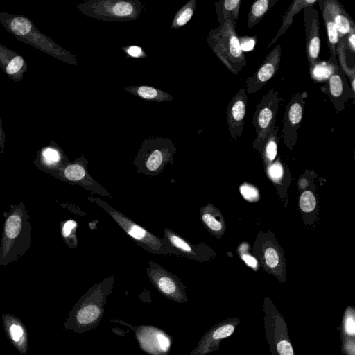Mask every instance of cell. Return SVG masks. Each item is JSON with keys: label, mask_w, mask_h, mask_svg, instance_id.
I'll use <instances>...</instances> for the list:
<instances>
[{"label": "cell", "mask_w": 355, "mask_h": 355, "mask_svg": "<svg viewBox=\"0 0 355 355\" xmlns=\"http://www.w3.org/2000/svg\"><path fill=\"white\" fill-rule=\"evenodd\" d=\"M4 222L0 243V266H6L18 261L30 249L32 226L28 210L23 201L12 205L3 213Z\"/></svg>", "instance_id": "obj_1"}, {"label": "cell", "mask_w": 355, "mask_h": 355, "mask_svg": "<svg viewBox=\"0 0 355 355\" xmlns=\"http://www.w3.org/2000/svg\"><path fill=\"white\" fill-rule=\"evenodd\" d=\"M113 284L112 279H107L87 291L70 311L64 329L78 334L95 329L103 316L104 306Z\"/></svg>", "instance_id": "obj_2"}, {"label": "cell", "mask_w": 355, "mask_h": 355, "mask_svg": "<svg viewBox=\"0 0 355 355\" xmlns=\"http://www.w3.org/2000/svg\"><path fill=\"white\" fill-rule=\"evenodd\" d=\"M207 40L216 57L232 74L238 75L246 66V58L241 49L236 27L229 19L211 30Z\"/></svg>", "instance_id": "obj_3"}, {"label": "cell", "mask_w": 355, "mask_h": 355, "mask_svg": "<svg viewBox=\"0 0 355 355\" xmlns=\"http://www.w3.org/2000/svg\"><path fill=\"white\" fill-rule=\"evenodd\" d=\"M78 8L86 16L96 19L128 21L140 17L144 5L138 0H89Z\"/></svg>", "instance_id": "obj_4"}, {"label": "cell", "mask_w": 355, "mask_h": 355, "mask_svg": "<svg viewBox=\"0 0 355 355\" xmlns=\"http://www.w3.org/2000/svg\"><path fill=\"white\" fill-rule=\"evenodd\" d=\"M266 341L271 355H295L284 317L272 303L263 304Z\"/></svg>", "instance_id": "obj_5"}, {"label": "cell", "mask_w": 355, "mask_h": 355, "mask_svg": "<svg viewBox=\"0 0 355 355\" xmlns=\"http://www.w3.org/2000/svg\"><path fill=\"white\" fill-rule=\"evenodd\" d=\"M282 99L275 88L270 89L256 106L252 119L256 138L254 144L261 146L275 127L277 114Z\"/></svg>", "instance_id": "obj_6"}, {"label": "cell", "mask_w": 355, "mask_h": 355, "mask_svg": "<svg viewBox=\"0 0 355 355\" xmlns=\"http://www.w3.org/2000/svg\"><path fill=\"white\" fill-rule=\"evenodd\" d=\"M113 322L127 326L132 329L141 349L150 355H168L171 345V337L155 326H133L121 320L111 319Z\"/></svg>", "instance_id": "obj_7"}, {"label": "cell", "mask_w": 355, "mask_h": 355, "mask_svg": "<svg viewBox=\"0 0 355 355\" xmlns=\"http://www.w3.org/2000/svg\"><path fill=\"white\" fill-rule=\"evenodd\" d=\"M329 61L333 64V70L326 80L325 84L320 87L321 92L327 95L336 112H341L345 103L354 98L346 76L338 66L337 59L331 57Z\"/></svg>", "instance_id": "obj_8"}, {"label": "cell", "mask_w": 355, "mask_h": 355, "mask_svg": "<svg viewBox=\"0 0 355 355\" xmlns=\"http://www.w3.org/2000/svg\"><path fill=\"white\" fill-rule=\"evenodd\" d=\"M307 96L306 92H297L285 107L282 133L288 146L293 145L297 139Z\"/></svg>", "instance_id": "obj_9"}, {"label": "cell", "mask_w": 355, "mask_h": 355, "mask_svg": "<svg viewBox=\"0 0 355 355\" xmlns=\"http://www.w3.org/2000/svg\"><path fill=\"white\" fill-rule=\"evenodd\" d=\"M240 324L238 318H230L211 327L189 355H207L219 349L222 340L230 336Z\"/></svg>", "instance_id": "obj_10"}, {"label": "cell", "mask_w": 355, "mask_h": 355, "mask_svg": "<svg viewBox=\"0 0 355 355\" xmlns=\"http://www.w3.org/2000/svg\"><path fill=\"white\" fill-rule=\"evenodd\" d=\"M303 10L306 55L311 71L321 62L319 58L320 51L319 15L314 6L306 7Z\"/></svg>", "instance_id": "obj_11"}, {"label": "cell", "mask_w": 355, "mask_h": 355, "mask_svg": "<svg viewBox=\"0 0 355 355\" xmlns=\"http://www.w3.org/2000/svg\"><path fill=\"white\" fill-rule=\"evenodd\" d=\"M282 46H275L266 55L259 69L245 80L249 94L257 93L278 71L281 61Z\"/></svg>", "instance_id": "obj_12"}, {"label": "cell", "mask_w": 355, "mask_h": 355, "mask_svg": "<svg viewBox=\"0 0 355 355\" xmlns=\"http://www.w3.org/2000/svg\"><path fill=\"white\" fill-rule=\"evenodd\" d=\"M149 277L156 288L166 298L179 304L188 302L184 286L180 279L163 269L151 270Z\"/></svg>", "instance_id": "obj_13"}, {"label": "cell", "mask_w": 355, "mask_h": 355, "mask_svg": "<svg viewBox=\"0 0 355 355\" xmlns=\"http://www.w3.org/2000/svg\"><path fill=\"white\" fill-rule=\"evenodd\" d=\"M245 89L241 88L230 101L226 119L228 130L234 139L240 137L243 130L247 107Z\"/></svg>", "instance_id": "obj_14"}, {"label": "cell", "mask_w": 355, "mask_h": 355, "mask_svg": "<svg viewBox=\"0 0 355 355\" xmlns=\"http://www.w3.org/2000/svg\"><path fill=\"white\" fill-rule=\"evenodd\" d=\"M5 334L10 344L21 355H26L28 350V331L23 322L10 313L1 316Z\"/></svg>", "instance_id": "obj_15"}, {"label": "cell", "mask_w": 355, "mask_h": 355, "mask_svg": "<svg viewBox=\"0 0 355 355\" xmlns=\"http://www.w3.org/2000/svg\"><path fill=\"white\" fill-rule=\"evenodd\" d=\"M339 33L340 38L355 31V24L342 4L336 0H323Z\"/></svg>", "instance_id": "obj_16"}, {"label": "cell", "mask_w": 355, "mask_h": 355, "mask_svg": "<svg viewBox=\"0 0 355 355\" xmlns=\"http://www.w3.org/2000/svg\"><path fill=\"white\" fill-rule=\"evenodd\" d=\"M111 215L125 231L135 240L142 242L155 250L159 248V240L145 229L133 223L115 211L111 212Z\"/></svg>", "instance_id": "obj_17"}, {"label": "cell", "mask_w": 355, "mask_h": 355, "mask_svg": "<svg viewBox=\"0 0 355 355\" xmlns=\"http://www.w3.org/2000/svg\"><path fill=\"white\" fill-rule=\"evenodd\" d=\"M318 0H295L282 16V24L275 36L268 45L270 48L291 26L295 15L306 7L314 6Z\"/></svg>", "instance_id": "obj_18"}, {"label": "cell", "mask_w": 355, "mask_h": 355, "mask_svg": "<svg viewBox=\"0 0 355 355\" xmlns=\"http://www.w3.org/2000/svg\"><path fill=\"white\" fill-rule=\"evenodd\" d=\"M60 162L61 155L59 151L50 147L44 148L40 159L34 162L35 165L40 170L57 178L62 171Z\"/></svg>", "instance_id": "obj_19"}, {"label": "cell", "mask_w": 355, "mask_h": 355, "mask_svg": "<svg viewBox=\"0 0 355 355\" xmlns=\"http://www.w3.org/2000/svg\"><path fill=\"white\" fill-rule=\"evenodd\" d=\"M241 3V0H221L215 3L219 25L223 24L225 22V19H229L233 26L236 27Z\"/></svg>", "instance_id": "obj_20"}, {"label": "cell", "mask_w": 355, "mask_h": 355, "mask_svg": "<svg viewBox=\"0 0 355 355\" xmlns=\"http://www.w3.org/2000/svg\"><path fill=\"white\" fill-rule=\"evenodd\" d=\"M125 90L147 101L162 102L173 100V96L168 93L150 86H130L125 87Z\"/></svg>", "instance_id": "obj_21"}, {"label": "cell", "mask_w": 355, "mask_h": 355, "mask_svg": "<svg viewBox=\"0 0 355 355\" xmlns=\"http://www.w3.org/2000/svg\"><path fill=\"white\" fill-rule=\"evenodd\" d=\"M318 3L324 21L331 56L336 57V48L340 39L338 31L323 3V0H318Z\"/></svg>", "instance_id": "obj_22"}, {"label": "cell", "mask_w": 355, "mask_h": 355, "mask_svg": "<svg viewBox=\"0 0 355 355\" xmlns=\"http://www.w3.org/2000/svg\"><path fill=\"white\" fill-rule=\"evenodd\" d=\"M278 0H257L251 6L247 17V26L252 28Z\"/></svg>", "instance_id": "obj_23"}, {"label": "cell", "mask_w": 355, "mask_h": 355, "mask_svg": "<svg viewBox=\"0 0 355 355\" xmlns=\"http://www.w3.org/2000/svg\"><path fill=\"white\" fill-rule=\"evenodd\" d=\"M345 37H340L336 48L338 58V66L349 80V86L353 94H355V67H350L347 63Z\"/></svg>", "instance_id": "obj_24"}, {"label": "cell", "mask_w": 355, "mask_h": 355, "mask_svg": "<svg viewBox=\"0 0 355 355\" xmlns=\"http://www.w3.org/2000/svg\"><path fill=\"white\" fill-rule=\"evenodd\" d=\"M339 331L341 339L355 338V309L353 306H347L345 309Z\"/></svg>", "instance_id": "obj_25"}, {"label": "cell", "mask_w": 355, "mask_h": 355, "mask_svg": "<svg viewBox=\"0 0 355 355\" xmlns=\"http://www.w3.org/2000/svg\"><path fill=\"white\" fill-rule=\"evenodd\" d=\"M196 0H190L175 14L172 21V28H180L191 19L196 7Z\"/></svg>", "instance_id": "obj_26"}, {"label": "cell", "mask_w": 355, "mask_h": 355, "mask_svg": "<svg viewBox=\"0 0 355 355\" xmlns=\"http://www.w3.org/2000/svg\"><path fill=\"white\" fill-rule=\"evenodd\" d=\"M85 170L83 166L79 164H71L67 165L60 172L58 178H64L71 182H78L83 179L85 176Z\"/></svg>", "instance_id": "obj_27"}, {"label": "cell", "mask_w": 355, "mask_h": 355, "mask_svg": "<svg viewBox=\"0 0 355 355\" xmlns=\"http://www.w3.org/2000/svg\"><path fill=\"white\" fill-rule=\"evenodd\" d=\"M279 139V127H275L265 142L264 153L268 160L272 162L277 153V143Z\"/></svg>", "instance_id": "obj_28"}, {"label": "cell", "mask_w": 355, "mask_h": 355, "mask_svg": "<svg viewBox=\"0 0 355 355\" xmlns=\"http://www.w3.org/2000/svg\"><path fill=\"white\" fill-rule=\"evenodd\" d=\"M10 28L15 35L25 36L32 30L33 26L28 19L24 17H17L11 20Z\"/></svg>", "instance_id": "obj_29"}, {"label": "cell", "mask_w": 355, "mask_h": 355, "mask_svg": "<svg viewBox=\"0 0 355 355\" xmlns=\"http://www.w3.org/2000/svg\"><path fill=\"white\" fill-rule=\"evenodd\" d=\"M316 201L314 195L309 191L302 193L300 199V207L304 212H310L315 209Z\"/></svg>", "instance_id": "obj_30"}, {"label": "cell", "mask_w": 355, "mask_h": 355, "mask_svg": "<svg viewBox=\"0 0 355 355\" xmlns=\"http://www.w3.org/2000/svg\"><path fill=\"white\" fill-rule=\"evenodd\" d=\"M241 49L244 53L254 49L257 40V36H239L238 37Z\"/></svg>", "instance_id": "obj_31"}, {"label": "cell", "mask_w": 355, "mask_h": 355, "mask_svg": "<svg viewBox=\"0 0 355 355\" xmlns=\"http://www.w3.org/2000/svg\"><path fill=\"white\" fill-rule=\"evenodd\" d=\"M24 65V59L17 55L13 58L6 67V73L9 75L17 73Z\"/></svg>", "instance_id": "obj_32"}, {"label": "cell", "mask_w": 355, "mask_h": 355, "mask_svg": "<svg viewBox=\"0 0 355 355\" xmlns=\"http://www.w3.org/2000/svg\"><path fill=\"white\" fill-rule=\"evenodd\" d=\"M240 191L243 198L250 201H254L259 198L258 191L250 185H242Z\"/></svg>", "instance_id": "obj_33"}, {"label": "cell", "mask_w": 355, "mask_h": 355, "mask_svg": "<svg viewBox=\"0 0 355 355\" xmlns=\"http://www.w3.org/2000/svg\"><path fill=\"white\" fill-rule=\"evenodd\" d=\"M76 222L73 220H67L62 225L61 234L66 242H68L72 236L71 235L73 234L74 230H76Z\"/></svg>", "instance_id": "obj_34"}, {"label": "cell", "mask_w": 355, "mask_h": 355, "mask_svg": "<svg viewBox=\"0 0 355 355\" xmlns=\"http://www.w3.org/2000/svg\"><path fill=\"white\" fill-rule=\"evenodd\" d=\"M265 259L266 264L270 268H275L277 266L279 258L277 251L272 248H268L265 252Z\"/></svg>", "instance_id": "obj_35"}, {"label": "cell", "mask_w": 355, "mask_h": 355, "mask_svg": "<svg viewBox=\"0 0 355 355\" xmlns=\"http://www.w3.org/2000/svg\"><path fill=\"white\" fill-rule=\"evenodd\" d=\"M204 223L212 230L219 231L222 228L221 223L218 221L212 215L210 214H204L202 216Z\"/></svg>", "instance_id": "obj_36"}, {"label": "cell", "mask_w": 355, "mask_h": 355, "mask_svg": "<svg viewBox=\"0 0 355 355\" xmlns=\"http://www.w3.org/2000/svg\"><path fill=\"white\" fill-rule=\"evenodd\" d=\"M124 49V52L126 53L128 55L132 58H145L146 57V53L144 52L142 48L138 46H129L128 47L122 48Z\"/></svg>", "instance_id": "obj_37"}, {"label": "cell", "mask_w": 355, "mask_h": 355, "mask_svg": "<svg viewBox=\"0 0 355 355\" xmlns=\"http://www.w3.org/2000/svg\"><path fill=\"white\" fill-rule=\"evenodd\" d=\"M268 174L275 181L279 180L283 175V168L279 162H276L268 168Z\"/></svg>", "instance_id": "obj_38"}, {"label": "cell", "mask_w": 355, "mask_h": 355, "mask_svg": "<svg viewBox=\"0 0 355 355\" xmlns=\"http://www.w3.org/2000/svg\"><path fill=\"white\" fill-rule=\"evenodd\" d=\"M347 50L349 49L352 53H355V31L349 33L345 36Z\"/></svg>", "instance_id": "obj_39"}, {"label": "cell", "mask_w": 355, "mask_h": 355, "mask_svg": "<svg viewBox=\"0 0 355 355\" xmlns=\"http://www.w3.org/2000/svg\"><path fill=\"white\" fill-rule=\"evenodd\" d=\"M243 261L250 266L255 268L257 265V260L252 256L244 254L242 256Z\"/></svg>", "instance_id": "obj_40"}]
</instances>
